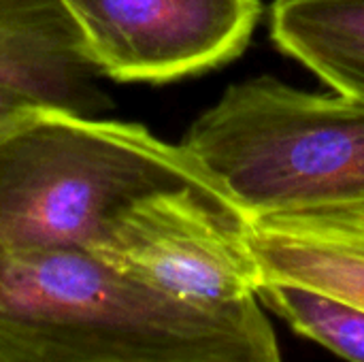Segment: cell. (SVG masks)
Segmentation results:
<instances>
[{
  "label": "cell",
  "mask_w": 364,
  "mask_h": 362,
  "mask_svg": "<svg viewBox=\"0 0 364 362\" xmlns=\"http://www.w3.org/2000/svg\"><path fill=\"white\" fill-rule=\"evenodd\" d=\"M269 32L333 92L364 100V0H273Z\"/></svg>",
  "instance_id": "obj_8"
},
{
  "label": "cell",
  "mask_w": 364,
  "mask_h": 362,
  "mask_svg": "<svg viewBox=\"0 0 364 362\" xmlns=\"http://www.w3.org/2000/svg\"><path fill=\"white\" fill-rule=\"evenodd\" d=\"M141 284L198 309L258 299L264 275L247 215L226 196L194 188L143 196L113 218L92 247Z\"/></svg>",
  "instance_id": "obj_4"
},
{
  "label": "cell",
  "mask_w": 364,
  "mask_h": 362,
  "mask_svg": "<svg viewBox=\"0 0 364 362\" xmlns=\"http://www.w3.org/2000/svg\"><path fill=\"white\" fill-rule=\"evenodd\" d=\"M264 282L294 284L364 309V205L247 218Z\"/></svg>",
  "instance_id": "obj_6"
},
{
  "label": "cell",
  "mask_w": 364,
  "mask_h": 362,
  "mask_svg": "<svg viewBox=\"0 0 364 362\" xmlns=\"http://www.w3.org/2000/svg\"><path fill=\"white\" fill-rule=\"evenodd\" d=\"M100 77L62 0H0V79L96 115L107 105Z\"/></svg>",
  "instance_id": "obj_7"
},
{
  "label": "cell",
  "mask_w": 364,
  "mask_h": 362,
  "mask_svg": "<svg viewBox=\"0 0 364 362\" xmlns=\"http://www.w3.org/2000/svg\"><path fill=\"white\" fill-rule=\"evenodd\" d=\"M183 188L230 198L181 143L143 124L34 105L0 126V254L92 250L128 205Z\"/></svg>",
  "instance_id": "obj_2"
},
{
  "label": "cell",
  "mask_w": 364,
  "mask_h": 362,
  "mask_svg": "<svg viewBox=\"0 0 364 362\" xmlns=\"http://www.w3.org/2000/svg\"><path fill=\"white\" fill-rule=\"evenodd\" d=\"M34 105H49V102H45L43 98H38L36 94L28 92L21 85L0 79V126L9 124L13 117L21 115Z\"/></svg>",
  "instance_id": "obj_10"
},
{
  "label": "cell",
  "mask_w": 364,
  "mask_h": 362,
  "mask_svg": "<svg viewBox=\"0 0 364 362\" xmlns=\"http://www.w3.org/2000/svg\"><path fill=\"white\" fill-rule=\"evenodd\" d=\"M181 145L247 218L364 205V100L339 92L232 83Z\"/></svg>",
  "instance_id": "obj_3"
},
{
  "label": "cell",
  "mask_w": 364,
  "mask_h": 362,
  "mask_svg": "<svg viewBox=\"0 0 364 362\" xmlns=\"http://www.w3.org/2000/svg\"><path fill=\"white\" fill-rule=\"evenodd\" d=\"M0 362H282L258 299L183 305L87 247L0 254Z\"/></svg>",
  "instance_id": "obj_1"
},
{
  "label": "cell",
  "mask_w": 364,
  "mask_h": 362,
  "mask_svg": "<svg viewBox=\"0 0 364 362\" xmlns=\"http://www.w3.org/2000/svg\"><path fill=\"white\" fill-rule=\"evenodd\" d=\"M102 77L166 83L239 58L260 0H62Z\"/></svg>",
  "instance_id": "obj_5"
},
{
  "label": "cell",
  "mask_w": 364,
  "mask_h": 362,
  "mask_svg": "<svg viewBox=\"0 0 364 362\" xmlns=\"http://www.w3.org/2000/svg\"><path fill=\"white\" fill-rule=\"evenodd\" d=\"M258 301L301 337L324 346L343 361L364 362L363 307L303 286L275 282L260 286Z\"/></svg>",
  "instance_id": "obj_9"
}]
</instances>
